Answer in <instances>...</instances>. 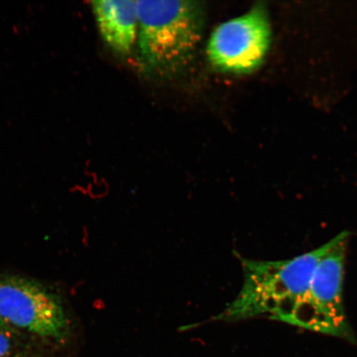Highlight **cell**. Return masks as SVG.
I'll use <instances>...</instances> for the list:
<instances>
[{
	"mask_svg": "<svg viewBox=\"0 0 357 357\" xmlns=\"http://www.w3.org/2000/svg\"><path fill=\"white\" fill-rule=\"evenodd\" d=\"M270 43L266 8L257 4L245 15L217 26L208 40L207 56L221 73L248 74L261 65Z\"/></svg>",
	"mask_w": 357,
	"mask_h": 357,
	"instance_id": "obj_5",
	"label": "cell"
},
{
	"mask_svg": "<svg viewBox=\"0 0 357 357\" xmlns=\"http://www.w3.org/2000/svg\"><path fill=\"white\" fill-rule=\"evenodd\" d=\"M136 3L142 68L155 77H173L189 64L202 38L204 3L145 0Z\"/></svg>",
	"mask_w": 357,
	"mask_h": 357,
	"instance_id": "obj_2",
	"label": "cell"
},
{
	"mask_svg": "<svg viewBox=\"0 0 357 357\" xmlns=\"http://www.w3.org/2000/svg\"><path fill=\"white\" fill-rule=\"evenodd\" d=\"M21 333L0 316V357H10L20 344Z\"/></svg>",
	"mask_w": 357,
	"mask_h": 357,
	"instance_id": "obj_7",
	"label": "cell"
},
{
	"mask_svg": "<svg viewBox=\"0 0 357 357\" xmlns=\"http://www.w3.org/2000/svg\"><path fill=\"white\" fill-rule=\"evenodd\" d=\"M101 37L115 53H130L137 38L138 17L136 1L104 0L91 2Z\"/></svg>",
	"mask_w": 357,
	"mask_h": 357,
	"instance_id": "obj_6",
	"label": "cell"
},
{
	"mask_svg": "<svg viewBox=\"0 0 357 357\" xmlns=\"http://www.w3.org/2000/svg\"><path fill=\"white\" fill-rule=\"evenodd\" d=\"M349 236L347 231L335 236L332 248L321 258L309 288L285 324L356 344L357 339L347 319L343 298Z\"/></svg>",
	"mask_w": 357,
	"mask_h": 357,
	"instance_id": "obj_3",
	"label": "cell"
},
{
	"mask_svg": "<svg viewBox=\"0 0 357 357\" xmlns=\"http://www.w3.org/2000/svg\"><path fill=\"white\" fill-rule=\"evenodd\" d=\"M335 238L301 256L282 261L251 260L236 255L243 271L238 296L213 320L238 322L257 317L287 322L306 292L317 265Z\"/></svg>",
	"mask_w": 357,
	"mask_h": 357,
	"instance_id": "obj_1",
	"label": "cell"
},
{
	"mask_svg": "<svg viewBox=\"0 0 357 357\" xmlns=\"http://www.w3.org/2000/svg\"><path fill=\"white\" fill-rule=\"evenodd\" d=\"M0 316L19 331L62 342L70 323L61 298L33 279L0 274Z\"/></svg>",
	"mask_w": 357,
	"mask_h": 357,
	"instance_id": "obj_4",
	"label": "cell"
}]
</instances>
